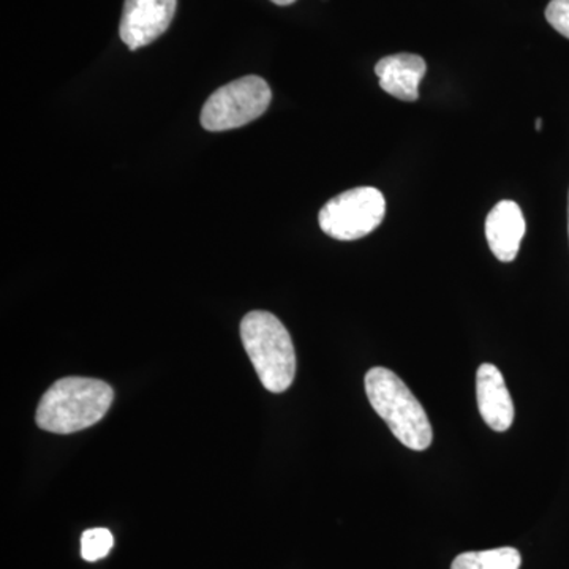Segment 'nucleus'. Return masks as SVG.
Segmentation results:
<instances>
[{
	"mask_svg": "<svg viewBox=\"0 0 569 569\" xmlns=\"http://www.w3.org/2000/svg\"><path fill=\"white\" fill-rule=\"evenodd\" d=\"M241 339L263 387L277 395L287 391L296 376V351L282 321L263 310L247 313Z\"/></svg>",
	"mask_w": 569,
	"mask_h": 569,
	"instance_id": "obj_3",
	"label": "nucleus"
},
{
	"mask_svg": "<svg viewBox=\"0 0 569 569\" xmlns=\"http://www.w3.org/2000/svg\"><path fill=\"white\" fill-rule=\"evenodd\" d=\"M546 20L557 32L569 39V0H550Z\"/></svg>",
	"mask_w": 569,
	"mask_h": 569,
	"instance_id": "obj_12",
	"label": "nucleus"
},
{
	"mask_svg": "<svg viewBox=\"0 0 569 569\" xmlns=\"http://www.w3.org/2000/svg\"><path fill=\"white\" fill-rule=\"evenodd\" d=\"M272 92L263 78L249 77L228 82L206 100L201 126L208 132H227L261 118L271 104Z\"/></svg>",
	"mask_w": 569,
	"mask_h": 569,
	"instance_id": "obj_4",
	"label": "nucleus"
},
{
	"mask_svg": "<svg viewBox=\"0 0 569 569\" xmlns=\"http://www.w3.org/2000/svg\"><path fill=\"white\" fill-rule=\"evenodd\" d=\"M568 236H569V193H568Z\"/></svg>",
	"mask_w": 569,
	"mask_h": 569,
	"instance_id": "obj_15",
	"label": "nucleus"
},
{
	"mask_svg": "<svg viewBox=\"0 0 569 569\" xmlns=\"http://www.w3.org/2000/svg\"><path fill=\"white\" fill-rule=\"evenodd\" d=\"M178 0H126L119 36L132 51L148 47L168 31Z\"/></svg>",
	"mask_w": 569,
	"mask_h": 569,
	"instance_id": "obj_6",
	"label": "nucleus"
},
{
	"mask_svg": "<svg viewBox=\"0 0 569 569\" xmlns=\"http://www.w3.org/2000/svg\"><path fill=\"white\" fill-rule=\"evenodd\" d=\"M527 223L522 209L515 201L503 200L493 206L486 219V238L497 260L511 263L518 258Z\"/></svg>",
	"mask_w": 569,
	"mask_h": 569,
	"instance_id": "obj_7",
	"label": "nucleus"
},
{
	"mask_svg": "<svg viewBox=\"0 0 569 569\" xmlns=\"http://www.w3.org/2000/svg\"><path fill=\"white\" fill-rule=\"evenodd\" d=\"M114 392L93 378L67 377L56 381L37 408V425L51 433H74L100 421L110 410Z\"/></svg>",
	"mask_w": 569,
	"mask_h": 569,
	"instance_id": "obj_1",
	"label": "nucleus"
},
{
	"mask_svg": "<svg viewBox=\"0 0 569 569\" xmlns=\"http://www.w3.org/2000/svg\"><path fill=\"white\" fill-rule=\"evenodd\" d=\"M479 413L496 432H507L515 422V403L505 378L493 365H482L477 373Z\"/></svg>",
	"mask_w": 569,
	"mask_h": 569,
	"instance_id": "obj_8",
	"label": "nucleus"
},
{
	"mask_svg": "<svg viewBox=\"0 0 569 569\" xmlns=\"http://www.w3.org/2000/svg\"><path fill=\"white\" fill-rule=\"evenodd\" d=\"M385 216V194L376 187H356L329 200L318 213V222L329 238L356 241L376 231Z\"/></svg>",
	"mask_w": 569,
	"mask_h": 569,
	"instance_id": "obj_5",
	"label": "nucleus"
},
{
	"mask_svg": "<svg viewBox=\"0 0 569 569\" xmlns=\"http://www.w3.org/2000/svg\"><path fill=\"white\" fill-rule=\"evenodd\" d=\"M366 392L370 406L403 447L413 451L430 447L433 432L426 410L392 370L385 367L370 369L366 376Z\"/></svg>",
	"mask_w": 569,
	"mask_h": 569,
	"instance_id": "obj_2",
	"label": "nucleus"
},
{
	"mask_svg": "<svg viewBox=\"0 0 569 569\" xmlns=\"http://www.w3.org/2000/svg\"><path fill=\"white\" fill-rule=\"evenodd\" d=\"M427 63L421 56L400 52L380 59L376 66V74L380 88L389 96L402 102H417L419 84L425 80Z\"/></svg>",
	"mask_w": 569,
	"mask_h": 569,
	"instance_id": "obj_9",
	"label": "nucleus"
},
{
	"mask_svg": "<svg viewBox=\"0 0 569 569\" xmlns=\"http://www.w3.org/2000/svg\"><path fill=\"white\" fill-rule=\"evenodd\" d=\"M271 2H274L276 6L287 7V6H291V3H295L296 0H271Z\"/></svg>",
	"mask_w": 569,
	"mask_h": 569,
	"instance_id": "obj_13",
	"label": "nucleus"
},
{
	"mask_svg": "<svg viewBox=\"0 0 569 569\" xmlns=\"http://www.w3.org/2000/svg\"><path fill=\"white\" fill-rule=\"evenodd\" d=\"M522 559L518 549L498 548L481 552L460 553L451 569H519Z\"/></svg>",
	"mask_w": 569,
	"mask_h": 569,
	"instance_id": "obj_10",
	"label": "nucleus"
},
{
	"mask_svg": "<svg viewBox=\"0 0 569 569\" xmlns=\"http://www.w3.org/2000/svg\"><path fill=\"white\" fill-rule=\"evenodd\" d=\"M114 538L107 529L86 530L81 537V557L86 561H99L111 552Z\"/></svg>",
	"mask_w": 569,
	"mask_h": 569,
	"instance_id": "obj_11",
	"label": "nucleus"
},
{
	"mask_svg": "<svg viewBox=\"0 0 569 569\" xmlns=\"http://www.w3.org/2000/svg\"><path fill=\"white\" fill-rule=\"evenodd\" d=\"M535 129L538 130V132H541L542 129V119L538 118L537 121H535Z\"/></svg>",
	"mask_w": 569,
	"mask_h": 569,
	"instance_id": "obj_14",
	"label": "nucleus"
}]
</instances>
